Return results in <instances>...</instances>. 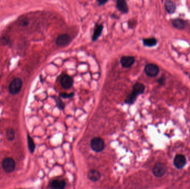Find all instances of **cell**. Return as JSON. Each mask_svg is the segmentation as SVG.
<instances>
[{"label":"cell","instance_id":"obj_12","mask_svg":"<svg viewBox=\"0 0 190 189\" xmlns=\"http://www.w3.org/2000/svg\"><path fill=\"white\" fill-rule=\"evenodd\" d=\"M103 29H104V27L101 25H98V24H97L95 26L94 31H93L92 37V41H96L97 40H98V38L100 37V36L102 34Z\"/></svg>","mask_w":190,"mask_h":189},{"label":"cell","instance_id":"obj_6","mask_svg":"<svg viewBox=\"0 0 190 189\" xmlns=\"http://www.w3.org/2000/svg\"><path fill=\"white\" fill-rule=\"evenodd\" d=\"M167 171V167L164 164L157 163L153 168L152 173L156 177H162Z\"/></svg>","mask_w":190,"mask_h":189},{"label":"cell","instance_id":"obj_9","mask_svg":"<svg viewBox=\"0 0 190 189\" xmlns=\"http://www.w3.org/2000/svg\"><path fill=\"white\" fill-rule=\"evenodd\" d=\"M135 62V59L132 56H122L120 59V63L124 68H130Z\"/></svg>","mask_w":190,"mask_h":189},{"label":"cell","instance_id":"obj_1","mask_svg":"<svg viewBox=\"0 0 190 189\" xmlns=\"http://www.w3.org/2000/svg\"><path fill=\"white\" fill-rule=\"evenodd\" d=\"M145 89V85L141 83H136L133 87L132 92L127 96L125 103L128 104H134L138 95H140L144 92Z\"/></svg>","mask_w":190,"mask_h":189},{"label":"cell","instance_id":"obj_23","mask_svg":"<svg viewBox=\"0 0 190 189\" xmlns=\"http://www.w3.org/2000/svg\"></svg>","mask_w":190,"mask_h":189},{"label":"cell","instance_id":"obj_18","mask_svg":"<svg viewBox=\"0 0 190 189\" xmlns=\"http://www.w3.org/2000/svg\"><path fill=\"white\" fill-rule=\"evenodd\" d=\"M27 143H28V147L30 152L33 153L35 149V144L32 138L29 135H27Z\"/></svg>","mask_w":190,"mask_h":189},{"label":"cell","instance_id":"obj_21","mask_svg":"<svg viewBox=\"0 0 190 189\" xmlns=\"http://www.w3.org/2000/svg\"><path fill=\"white\" fill-rule=\"evenodd\" d=\"M74 96V93H69V94L68 93H61L60 94V96L64 98H71V97H73Z\"/></svg>","mask_w":190,"mask_h":189},{"label":"cell","instance_id":"obj_16","mask_svg":"<svg viewBox=\"0 0 190 189\" xmlns=\"http://www.w3.org/2000/svg\"><path fill=\"white\" fill-rule=\"evenodd\" d=\"M66 183L64 180H55L52 181L50 184V186L53 189H62L65 188Z\"/></svg>","mask_w":190,"mask_h":189},{"label":"cell","instance_id":"obj_11","mask_svg":"<svg viewBox=\"0 0 190 189\" xmlns=\"http://www.w3.org/2000/svg\"><path fill=\"white\" fill-rule=\"evenodd\" d=\"M116 7L119 11L125 14L128 12V6L126 0H116Z\"/></svg>","mask_w":190,"mask_h":189},{"label":"cell","instance_id":"obj_3","mask_svg":"<svg viewBox=\"0 0 190 189\" xmlns=\"http://www.w3.org/2000/svg\"><path fill=\"white\" fill-rule=\"evenodd\" d=\"M23 86V81L20 78L14 79L9 86V91L12 94L15 95L20 92Z\"/></svg>","mask_w":190,"mask_h":189},{"label":"cell","instance_id":"obj_14","mask_svg":"<svg viewBox=\"0 0 190 189\" xmlns=\"http://www.w3.org/2000/svg\"><path fill=\"white\" fill-rule=\"evenodd\" d=\"M88 178L90 180L93 182L98 181L101 178V174L98 171L96 170H91L89 172Z\"/></svg>","mask_w":190,"mask_h":189},{"label":"cell","instance_id":"obj_15","mask_svg":"<svg viewBox=\"0 0 190 189\" xmlns=\"http://www.w3.org/2000/svg\"><path fill=\"white\" fill-rule=\"evenodd\" d=\"M172 25L175 28L179 30L185 29L186 27V24L185 21L181 19H174L172 22Z\"/></svg>","mask_w":190,"mask_h":189},{"label":"cell","instance_id":"obj_20","mask_svg":"<svg viewBox=\"0 0 190 189\" xmlns=\"http://www.w3.org/2000/svg\"><path fill=\"white\" fill-rule=\"evenodd\" d=\"M56 103L57 105L60 109H63L65 107V103L63 102L61 100L60 98H56Z\"/></svg>","mask_w":190,"mask_h":189},{"label":"cell","instance_id":"obj_22","mask_svg":"<svg viewBox=\"0 0 190 189\" xmlns=\"http://www.w3.org/2000/svg\"><path fill=\"white\" fill-rule=\"evenodd\" d=\"M108 1V0H97V2L99 6H102L106 4Z\"/></svg>","mask_w":190,"mask_h":189},{"label":"cell","instance_id":"obj_8","mask_svg":"<svg viewBox=\"0 0 190 189\" xmlns=\"http://www.w3.org/2000/svg\"><path fill=\"white\" fill-rule=\"evenodd\" d=\"M173 164L177 169H182L186 164V160L185 156L181 154L177 155L174 159Z\"/></svg>","mask_w":190,"mask_h":189},{"label":"cell","instance_id":"obj_19","mask_svg":"<svg viewBox=\"0 0 190 189\" xmlns=\"http://www.w3.org/2000/svg\"><path fill=\"white\" fill-rule=\"evenodd\" d=\"M6 135L8 139L10 141L14 140L15 137V131L14 129H12L11 128L8 129L6 132Z\"/></svg>","mask_w":190,"mask_h":189},{"label":"cell","instance_id":"obj_2","mask_svg":"<svg viewBox=\"0 0 190 189\" xmlns=\"http://www.w3.org/2000/svg\"><path fill=\"white\" fill-rule=\"evenodd\" d=\"M91 147L95 152H101L105 148L104 141L101 137H94L91 141Z\"/></svg>","mask_w":190,"mask_h":189},{"label":"cell","instance_id":"obj_10","mask_svg":"<svg viewBox=\"0 0 190 189\" xmlns=\"http://www.w3.org/2000/svg\"><path fill=\"white\" fill-rule=\"evenodd\" d=\"M74 84V80L68 75H64L61 79V84L64 89H70Z\"/></svg>","mask_w":190,"mask_h":189},{"label":"cell","instance_id":"obj_4","mask_svg":"<svg viewBox=\"0 0 190 189\" xmlns=\"http://www.w3.org/2000/svg\"><path fill=\"white\" fill-rule=\"evenodd\" d=\"M2 166L5 172L12 173L15 170L16 167L15 160L11 158H6L2 161Z\"/></svg>","mask_w":190,"mask_h":189},{"label":"cell","instance_id":"obj_13","mask_svg":"<svg viewBox=\"0 0 190 189\" xmlns=\"http://www.w3.org/2000/svg\"><path fill=\"white\" fill-rule=\"evenodd\" d=\"M164 8H165L166 11L170 14H173V13H175L176 10L175 4L173 2H172L170 0H168L165 2Z\"/></svg>","mask_w":190,"mask_h":189},{"label":"cell","instance_id":"obj_17","mask_svg":"<svg viewBox=\"0 0 190 189\" xmlns=\"http://www.w3.org/2000/svg\"><path fill=\"white\" fill-rule=\"evenodd\" d=\"M157 43V40L156 38L151 37L149 38H145L143 40V44L146 47H152L156 46Z\"/></svg>","mask_w":190,"mask_h":189},{"label":"cell","instance_id":"obj_5","mask_svg":"<svg viewBox=\"0 0 190 189\" xmlns=\"http://www.w3.org/2000/svg\"><path fill=\"white\" fill-rule=\"evenodd\" d=\"M145 72L146 74L150 77H155L159 73L160 69L156 64L150 63L146 66Z\"/></svg>","mask_w":190,"mask_h":189},{"label":"cell","instance_id":"obj_7","mask_svg":"<svg viewBox=\"0 0 190 189\" xmlns=\"http://www.w3.org/2000/svg\"><path fill=\"white\" fill-rule=\"evenodd\" d=\"M71 37L67 34H60L57 37L56 40V44L60 47H64L69 45L71 42Z\"/></svg>","mask_w":190,"mask_h":189}]
</instances>
